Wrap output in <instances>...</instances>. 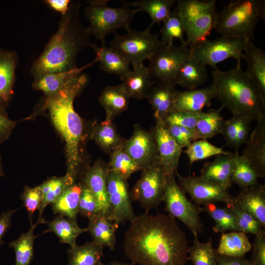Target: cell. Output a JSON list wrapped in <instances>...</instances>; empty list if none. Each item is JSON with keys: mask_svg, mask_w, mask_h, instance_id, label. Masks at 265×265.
<instances>
[{"mask_svg": "<svg viewBox=\"0 0 265 265\" xmlns=\"http://www.w3.org/2000/svg\"><path fill=\"white\" fill-rule=\"evenodd\" d=\"M185 233L170 215L135 216L125 234L123 250L133 265H186Z\"/></svg>", "mask_w": 265, "mask_h": 265, "instance_id": "obj_1", "label": "cell"}, {"mask_svg": "<svg viewBox=\"0 0 265 265\" xmlns=\"http://www.w3.org/2000/svg\"><path fill=\"white\" fill-rule=\"evenodd\" d=\"M81 5L80 1H71L67 12L62 15L57 30L30 67V73L34 79L78 67L76 61L79 53L91 44V34L80 19Z\"/></svg>", "mask_w": 265, "mask_h": 265, "instance_id": "obj_2", "label": "cell"}, {"mask_svg": "<svg viewBox=\"0 0 265 265\" xmlns=\"http://www.w3.org/2000/svg\"><path fill=\"white\" fill-rule=\"evenodd\" d=\"M88 82L85 74H81L68 82L53 95L43 97L38 110H48L56 130L65 142L66 175L76 181L81 157L80 146L83 133L81 118L74 107L75 99Z\"/></svg>", "mask_w": 265, "mask_h": 265, "instance_id": "obj_3", "label": "cell"}, {"mask_svg": "<svg viewBox=\"0 0 265 265\" xmlns=\"http://www.w3.org/2000/svg\"><path fill=\"white\" fill-rule=\"evenodd\" d=\"M212 75L215 97L223 108L252 121L265 118V96L241 69L240 64L227 71L217 68Z\"/></svg>", "mask_w": 265, "mask_h": 265, "instance_id": "obj_4", "label": "cell"}, {"mask_svg": "<svg viewBox=\"0 0 265 265\" xmlns=\"http://www.w3.org/2000/svg\"><path fill=\"white\" fill-rule=\"evenodd\" d=\"M265 18V0H232L218 13L214 29L222 36L253 40L257 23Z\"/></svg>", "mask_w": 265, "mask_h": 265, "instance_id": "obj_5", "label": "cell"}, {"mask_svg": "<svg viewBox=\"0 0 265 265\" xmlns=\"http://www.w3.org/2000/svg\"><path fill=\"white\" fill-rule=\"evenodd\" d=\"M176 6L189 49L207 39L214 29L218 15L214 0H178Z\"/></svg>", "mask_w": 265, "mask_h": 265, "instance_id": "obj_6", "label": "cell"}, {"mask_svg": "<svg viewBox=\"0 0 265 265\" xmlns=\"http://www.w3.org/2000/svg\"><path fill=\"white\" fill-rule=\"evenodd\" d=\"M108 0H89L84 14L89 22L88 31L96 39L99 40L105 46L106 35L116 32L119 28H130V26L135 14L133 10L126 2L123 1V5L112 8L107 5Z\"/></svg>", "mask_w": 265, "mask_h": 265, "instance_id": "obj_7", "label": "cell"}, {"mask_svg": "<svg viewBox=\"0 0 265 265\" xmlns=\"http://www.w3.org/2000/svg\"><path fill=\"white\" fill-rule=\"evenodd\" d=\"M153 26L150 24L143 31L130 28L125 35L115 32L109 48L131 64L133 68L143 65L145 60H149L165 45L159 38V33L151 32Z\"/></svg>", "mask_w": 265, "mask_h": 265, "instance_id": "obj_8", "label": "cell"}, {"mask_svg": "<svg viewBox=\"0 0 265 265\" xmlns=\"http://www.w3.org/2000/svg\"><path fill=\"white\" fill-rule=\"evenodd\" d=\"M175 174L167 176L163 201L168 214L183 223L192 232L195 238H198L203 231V224L199 213L201 207L190 201L185 192L178 185Z\"/></svg>", "mask_w": 265, "mask_h": 265, "instance_id": "obj_9", "label": "cell"}, {"mask_svg": "<svg viewBox=\"0 0 265 265\" xmlns=\"http://www.w3.org/2000/svg\"><path fill=\"white\" fill-rule=\"evenodd\" d=\"M248 41L242 38L222 36L212 40L206 39L189 49L190 53L201 64L214 69L218 63L230 58L240 64Z\"/></svg>", "mask_w": 265, "mask_h": 265, "instance_id": "obj_10", "label": "cell"}, {"mask_svg": "<svg viewBox=\"0 0 265 265\" xmlns=\"http://www.w3.org/2000/svg\"><path fill=\"white\" fill-rule=\"evenodd\" d=\"M190 50L185 42L180 46L165 45L149 61L147 68L154 84L176 86V78Z\"/></svg>", "mask_w": 265, "mask_h": 265, "instance_id": "obj_11", "label": "cell"}, {"mask_svg": "<svg viewBox=\"0 0 265 265\" xmlns=\"http://www.w3.org/2000/svg\"><path fill=\"white\" fill-rule=\"evenodd\" d=\"M167 175L159 160L142 170L140 178L130 192L146 212L163 201Z\"/></svg>", "mask_w": 265, "mask_h": 265, "instance_id": "obj_12", "label": "cell"}, {"mask_svg": "<svg viewBox=\"0 0 265 265\" xmlns=\"http://www.w3.org/2000/svg\"><path fill=\"white\" fill-rule=\"evenodd\" d=\"M109 211L108 216L116 224L130 222L135 215L127 180L109 171L106 180Z\"/></svg>", "mask_w": 265, "mask_h": 265, "instance_id": "obj_13", "label": "cell"}, {"mask_svg": "<svg viewBox=\"0 0 265 265\" xmlns=\"http://www.w3.org/2000/svg\"><path fill=\"white\" fill-rule=\"evenodd\" d=\"M179 186L187 193L195 204L206 205L222 202L227 204L231 201L232 196L228 189L206 180L199 176L183 177L176 171Z\"/></svg>", "mask_w": 265, "mask_h": 265, "instance_id": "obj_14", "label": "cell"}, {"mask_svg": "<svg viewBox=\"0 0 265 265\" xmlns=\"http://www.w3.org/2000/svg\"><path fill=\"white\" fill-rule=\"evenodd\" d=\"M124 149L140 170L159 161L153 130L147 131L135 124L131 137L124 143Z\"/></svg>", "mask_w": 265, "mask_h": 265, "instance_id": "obj_15", "label": "cell"}, {"mask_svg": "<svg viewBox=\"0 0 265 265\" xmlns=\"http://www.w3.org/2000/svg\"><path fill=\"white\" fill-rule=\"evenodd\" d=\"M153 129L158 157L167 176L175 174L178 167L182 149L170 135L162 120L156 121Z\"/></svg>", "mask_w": 265, "mask_h": 265, "instance_id": "obj_16", "label": "cell"}, {"mask_svg": "<svg viewBox=\"0 0 265 265\" xmlns=\"http://www.w3.org/2000/svg\"><path fill=\"white\" fill-rule=\"evenodd\" d=\"M108 172L107 164L97 160L85 171L82 181L95 197L101 212L108 216L109 207L106 180Z\"/></svg>", "mask_w": 265, "mask_h": 265, "instance_id": "obj_17", "label": "cell"}, {"mask_svg": "<svg viewBox=\"0 0 265 265\" xmlns=\"http://www.w3.org/2000/svg\"><path fill=\"white\" fill-rule=\"evenodd\" d=\"M241 155L256 170L259 178L265 177V118L257 124L249 136Z\"/></svg>", "mask_w": 265, "mask_h": 265, "instance_id": "obj_18", "label": "cell"}, {"mask_svg": "<svg viewBox=\"0 0 265 265\" xmlns=\"http://www.w3.org/2000/svg\"><path fill=\"white\" fill-rule=\"evenodd\" d=\"M19 57L14 51L0 48V105L6 107L14 95Z\"/></svg>", "mask_w": 265, "mask_h": 265, "instance_id": "obj_19", "label": "cell"}, {"mask_svg": "<svg viewBox=\"0 0 265 265\" xmlns=\"http://www.w3.org/2000/svg\"><path fill=\"white\" fill-rule=\"evenodd\" d=\"M233 201L238 207L255 217L265 227V187L258 183L248 188L241 189Z\"/></svg>", "mask_w": 265, "mask_h": 265, "instance_id": "obj_20", "label": "cell"}, {"mask_svg": "<svg viewBox=\"0 0 265 265\" xmlns=\"http://www.w3.org/2000/svg\"><path fill=\"white\" fill-rule=\"evenodd\" d=\"M236 154L230 153L216 156L212 161L205 163L200 176L228 189L232 186L231 178Z\"/></svg>", "mask_w": 265, "mask_h": 265, "instance_id": "obj_21", "label": "cell"}, {"mask_svg": "<svg viewBox=\"0 0 265 265\" xmlns=\"http://www.w3.org/2000/svg\"><path fill=\"white\" fill-rule=\"evenodd\" d=\"M214 98V91L211 84L200 89L178 91L173 110L200 113L205 107L211 106Z\"/></svg>", "mask_w": 265, "mask_h": 265, "instance_id": "obj_22", "label": "cell"}, {"mask_svg": "<svg viewBox=\"0 0 265 265\" xmlns=\"http://www.w3.org/2000/svg\"><path fill=\"white\" fill-rule=\"evenodd\" d=\"M97 60L95 59L87 65L80 68L61 72L49 73L34 79L32 87L35 90L41 91L45 97L56 93L74 79L81 74L85 68L90 66Z\"/></svg>", "mask_w": 265, "mask_h": 265, "instance_id": "obj_23", "label": "cell"}, {"mask_svg": "<svg viewBox=\"0 0 265 265\" xmlns=\"http://www.w3.org/2000/svg\"><path fill=\"white\" fill-rule=\"evenodd\" d=\"M87 227L93 241L110 250L114 249L116 245L115 233L118 228L116 224L108 215L100 213L88 218Z\"/></svg>", "mask_w": 265, "mask_h": 265, "instance_id": "obj_24", "label": "cell"}, {"mask_svg": "<svg viewBox=\"0 0 265 265\" xmlns=\"http://www.w3.org/2000/svg\"><path fill=\"white\" fill-rule=\"evenodd\" d=\"M178 91L172 85L154 84L147 99L153 111L156 121L164 119L173 111Z\"/></svg>", "mask_w": 265, "mask_h": 265, "instance_id": "obj_25", "label": "cell"}, {"mask_svg": "<svg viewBox=\"0 0 265 265\" xmlns=\"http://www.w3.org/2000/svg\"><path fill=\"white\" fill-rule=\"evenodd\" d=\"M121 80L130 98L137 100L147 98L154 85L147 67L144 65L133 68Z\"/></svg>", "mask_w": 265, "mask_h": 265, "instance_id": "obj_26", "label": "cell"}, {"mask_svg": "<svg viewBox=\"0 0 265 265\" xmlns=\"http://www.w3.org/2000/svg\"><path fill=\"white\" fill-rule=\"evenodd\" d=\"M130 98L122 83L106 86L99 99L100 105L105 110L106 119L112 121L125 111L128 108Z\"/></svg>", "mask_w": 265, "mask_h": 265, "instance_id": "obj_27", "label": "cell"}, {"mask_svg": "<svg viewBox=\"0 0 265 265\" xmlns=\"http://www.w3.org/2000/svg\"><path fill=\"white\" fill-rule=\"evenodd\" d=\"M247 69L245 71L265 96V53L249 40L243 53Z\"/></svg>", "mask_w": 265, "mask_h": 265, "instance_id": "obj_28", "label": "cell"}, {"mask_svg": "<svg viewBox=\"0 0 265 265\" xmlns=\"http://www.w3.org/2000/svg\"><path fill=\"white\" fill-rule=\"evenodd\" d=\"M95 52L97 61L101 70L108 74L118 76L121 80L131 70L130 64L118 53L106 46L98 47L95 43L91 44Z\"/></svg>", "mask_w": 265, "mask_h": 265, "instance_id": "obj_29", "label": "cell"}, {"mask_svg": "<svg viewBox=\"0 0 265 265\" xmlns=\"http://www.w3.org/2000/svg\"><path fill=\"white\" fill-rule=\"evenodd\" d=\"M207 78L206 66L199 62L189 53L180 68L176 83V85L191 90L205 82Z\"/></svg>", "mask_w": 265, "mask_h": 265, "instance_id": "obj_30", "label": "cell"}, {"mask_svg": "<svg viewBox=\"0 0 265 265\" xmlns=\"http://www.w3.org/2000/svg\"><path fill=\"white\" fill-rule=\"evenodd\" d=\"M81 182L69 185L51 207L54 213L77 221L79 203L81 191Z\"/></svg>", "mask_w": 265, "mask_h": 265, "instance_id": "obj_31", "label": "cell"}, {"mask_svg": "<svg viewBox=\"0 0 265 265\" xmlns=\"http://www.w3.org/2000/svg\"><path fill=\"white\" fill-rule=\"evenodd\" d=\"M45 223L48 228L43 234L52 232L59 238L60 242L69 244L70 247L77 244L76 239L80 234L88 231L87 228H80L77 221L59 215L52 221L45 220Z\"/></svg>", "mask_w": 265, "mask_h": 265, "instance_id": "obj_32", "label": "cell"}, {"mask_svg": "<svg viewBox=\"0 0 265 265\" xmlns=\"http://www.w3.org/2000/svg\"><path fill=\"white\" fill-rule=\"evenodd\" d=\"M90 136L105 153L110 154L125 141L118 133L112 122L106 119L93 127Z\"/></svg>", "mask_w": 265, "mask_h": 265, "instance_id": "obj_33", "label": "cell"}, {"mask_svg": "<svg viewBox=\"0 0 265 265\" xmlns=\"http://www.w3.org/2000/svg\"><path fill=\"white\" fill-rule=\"evenodd\" d=\"M252 248L246 234L240 231L222 233L216 252L217 255L239 257L244 256Z\"/></svg>", "mask_w": 265, "mask_h": 265, "instance_id": "obj_34", "label": "cell"}, {"mask_svg": "<svg viewBox=\"0 0 265 265\" xmlns=\"http://www.w3.org/2000/svg\"><path fill=\"white\" fill-rule=\"evenodd\" d=\"M223 107L218 109H210L202 112L194 129L193 141L199 139H207L220 133L225 120L221 115Z\"/></svg>", "mask_w": 265, "mask_h": 265, "instance_id": "obj_35", "label": "cell"}, {"mask_svg": "<svg viewBox=\"0 0 265 265\" xmlns=\"http://www.w3.org/2000/svg\"><path fill=\"white\" fill-rule=\"evenodd\" d=\"M103 248L93 241L76 244L68 250V265H102Z\"/></svg>", "mask_w": 265, "mask_h": 265, "instance_id": "obj_36", "label": "cell"}, {"mask_svg": "<svg viewBox=\"0 0 265 265\" xmlns=\"http://www.w3.org/2000/svg\"><path fill=\"white\" fill-rule=\"evenodd\" d=\"M75 182L76 181L66 174L61 177L51 178L39 186L44 195L42 203L38 210L39 214L37 221L40 223H45V220L43 217V212L46 207L54 202L64 189Z\"/></svg>", "mask_w": 265, "mask_h": 265, "instance_id": "obj_37", "label": "cell"}, {"mask_svg": "<svg viewBox=\"0 0 265 265\" xmlns=\"http://www.w3.org/2000/svg\"><path fill=\"white\" fill-rule=\"evenodd\" d=\"M40 224L37 221L30 224V229L26 233H22L16 239L10 242L9 247L15 253V265H30L34 257V242L38 236H35L34 231L36 226Z\"/></svg>", "mask_w": 265, "mask_h": 265, "instance_id": "obj_38", "label": "cell"}, {"mask_svg": "<svg viewBox=\"0 0 265 265\" xmlns=\"http://www.w3.org/2000/svg\"><path fill=\"white\" fill-rule=\"evenodd\" d=\"M175 0H141L126 2L128 5L137 7L133 10L135 14L138 12L144 11L150 16L154 25L157 23L160 24L169 15L172 6Z\"/></svg>", "mask_w": 265, "mask_h": 265, "instance_id": "obj_39", "label": "cell"}, {"mask_svg": "<svg viewBox=\"0 0 265 265\" xmlns=\"http://www.w3.org/2000/svg\"><path fill=\"white\" fill-rule=\"evenodd\" d=\"M231 183L244 189L257 185L258 174L254 168L238 153H236Z\"/></svg>", "mask_w": 265, "mask_h": 265, "instance_id": "obj_40", "label": "cell"}, {"mask_svg": "<svg viewBox=\"0 0 265 265\" xmlns=\"http://www.w3.org/2000/svg\"><path fill=\"white\" fill-rule=\"evenodd\" d=\"M201 210L207 212L214 220L215 225L212 229L214 232L240 231L233 214L227 207L220 208L214 204H209L205 205Z\"/></svg>", "mask_w": 265, "mask_h": 265, "instance_id": "obj_41", "label": "cell"}, {"mask_svg": "<svg viewBox=\"0 0 265 265\" xmlns=\"http://www.w3.org/2000/svg\"><path fill=\"white\" fill-rule=\"evenodd\" d=\"M123 145L124 144L111 154L107 165L109 171L128 180L132 174L140 169L125 151Z\"/></svg>", "mask_w": 265, "mask_h": 265, "instance_id": "obj_42", "label": "cell"}, {"mask_svg": "<svg viewBox=\"0 0 265 265\" xmlns=\"http://www.w3.org/2000/svg\"><path fill=\"white\" fill-rule=\"evenodd\" d=\"M188 260L193 265H217V253L212 245V239L202 242L195 238L192 245L188 248Z\"/></svg>", "mask_w": 265, "mask_h": 265, "instance_id": "obj_43", "label": "cell"}, {"mask_svg": "<svg viewBox=\"0 0 265 265\" xmlns=\"http://www.w3.org/2000/svg\"><path fill=\"white\" fill-rule=\"evenodd\" d=\"M163 22V25L159 33L161 35L160 40L163 44L171 45L175 39H179L181 44L186 42L183 24L176 7Z\"/></svg>", "mask_w": 265, "mask_h": 265, "instance_id": "obj_44", "label": "cell"}, {"mask_svg": "<svg viewBox=\"0 0 265 265\" xmlns=\"http://www.w3.org/2000/svg\"><path fill=\"white\" fill-rule=\"evenodd\" d=\"M184 152L187 156L190 165L196 161L212 156L231 153L212 145L207 139H199L193 141Z\"/></svg>", "mask_w": 265, "mask_h": 265, "instance_id": "obj_45", "label": "cell"}, {"mask_svg": "<svg viewBox=\"0 0 265 265\" xmlns=\"http://www.w3.org/2000/svg\"><path fill=\"white\" fill-rule=\"evenodd\" d=\"M226 207L233 214L240 232L255 236L265 232L261 223L252 215L231 201L226 204Z\"/></svg>", "mask_w": 265, "mask_h": 265, "instance_id": "obj_46", "label": "cell"}, {"mask_svg": "<svg viewBox=\"0 0 265 265\" xmlns=\"http://www.w3.org/2000/svg\"><path fill=\"white\" fill-rule=\"evenodd\" d=\"M43 193L39 186L31 187H25L20 198L28 213L30 224L32 223L33 215L39 210L43 200Z\"/></svg>", "mask_w": 265, "mask_h": 265, "instance_id": "obj_47", "label": "cell"}, {"mask_svg": "<svg viewBox=\"0 0 265 265\" xmlns=\"http://www.w3.org/2000/svg\"><path fill=\"white\" fill-rule=\"evenodd\" d=\"M81 182L82 188L79 203V213L88 218L103 213L93 194L89 188Z\"/></svg>", "mask_w": 265, "mask_h": 265, "instance_id": "obj_48", "label": "cell"}, {"mask_svg": "<svg viewBox=\"0 0 265 265\" xmlns=\"http://www.w3.org/2000/svg\"><path fill=\"white\" fill-rule=\"evenodd\" d=\"M202 112L192 113L173 110L165 116L163 121L166 125H177L194 129Z\"/></svg>", "mask_w": 265, "mask_h": 265, "instance_id": "obj_49", "label": "cell"}, {"mask_svg": "<svg viewBox=\"0 0 265 265\" xmlns=\"http://www.w3.org/2000/svg\"><path fill=\"white\" fill-rule=\"evenodd\" d=\"M166 126L169 133L181 149L187 147L193 141L194 129L173 125Z\"/></svg>", "mask_w": 265, "mask_h": 265, "instance_id": "obj_50", "label": "cell"}, {"mask_svg": "<svg viewBox=\"0 0 265 265\" xmlns=\"http://www.w3.org/2000/svg\"><path fill=\"white\" fill-rule=\"evenodd\" d=\"M238 115H233L229 120H225L220 133L223 135L226 144L233 148L235 152L237 150V136L238 132Z\"/></svg>", "mask_w": 265, "mask_h": 265, "instance_id": "obj_51", "label": "cell"}, {"mask_svg": "<svg viewBox=\"0 0 265 265\" xmlns=\"http://www.w3.org/2000/svg\"><path fill=\"white\" fill-rule=\"evenodd\" d=\"M255 236L253 253L250 262L252 265H265V232Z\"/></svg>", "mask_w": 265, "mask_h": 265, "instance_id": "obj_52", "label": "cell"}, {"mask_svg": "<svg viewBox=\"0 0 265 265\" xmlns=\"http://www.w3.org/2000/svg\"><path fill=\"white\" fill-rule=\"evenodd\" d=\"M6 108L0 105V144L8 139L16 124L8 118Z\"/></svg>", "mask_w": 265, "mask_h": 265, "instance_id": "obj_53", "label": "cell"}, {"mask_svg": "<svg viewBox=\"0 0 265 265\" xmlns=\"http://www.w3.org/2000/svg\"><path fill=\"white\" fill-rule=\"evenodd\" d=\"M238 132L237 136V150H238L240 146L247 143L249 138L251 128V122L252 121L245 117L238 115Z\"/></svg>", "mask_w": 265, "mask_h": 265, "instance_id": "obj_54", "label": "cell"}, {"mask_svg": "<svg viewBox=\"0 0 265 265\" xmlns=\"http://www.w3.org/2000/svg\"><path fill=\"white\" fill-rule=\"evenodd\" d=\"M18 209H9L1 213L0 216V246L4 243L3 238L11 225V220L13 214Z\"/></svg>", "mask_w": 265, "mask_h": 265, "instance_id": "obj_55", "label": "cell"}, {"mask_svg": "<svg viewBox=\"0 0 265 265\" xmlns=\"http://www.w3.org/2000/svg\"><path fill=\"white\" fill-rule=\"evenodd\" d=\"M217 265H252L250 260L244 256L239 257H227L217 254Z\"/></svg>", "mask_w": 265, "mask_h": 265, "instance_id": "obj_56", "label": "cell"}, {"mask_svg": "<svg viewBox=\"0 0 265 265\" xmlns=\"http://www.w3.org/2000/svg\"><path fill=\"white\" fill-rule=\"evenodd\" d=\"M44 2L53 10L64 15L71 2L70 0H46Z\"/></svg>", "mask_w": 265, "mask_h": 265, "instance_id": "obj_57", "label": "cell"}, {"mask_svg": "<svg viewBox=\"0 0 265 265\" xmlns=\"http://www.w3.org/2000/svg\"><path fill=\"white\" fill-rule=\"evenodd\" d=\"M102 265H133L132 264H129L125 263L120 262L118 261H112L107 264H102Z\"/></svg>", "mask_w": 265, "mask_h": 265, "instance_id": "obj_58", "label": "cell"}, {"mask_svg": "<svg viewBox=\"0 0 265 265\" xmlns=\"http://www.w3.org/2000/svg\"><path fill=\"white\" fill-rule=\"evenodd\" d=\"M4 176V173L3 170V166L2 164V158L0 154V177H2Z\"/></svg>", "mask_w": 265, "mask_h": 265, "instance_id": "obj_59", "label": "cell"}]
</instances>
